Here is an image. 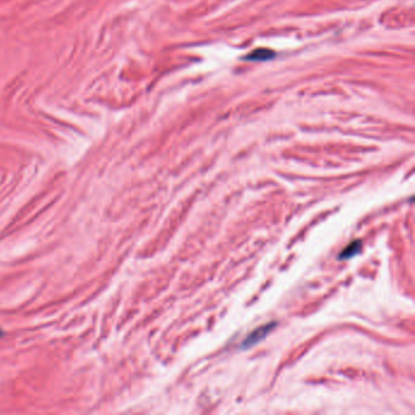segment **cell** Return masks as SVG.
<instances>
[{"label": "cell", "mask_w": 415, "mask_h": 415, "mask_svg": "<svg viewBox=\"0 0 415 415\" xmlns=\"http://www.w3.org/2000/svg\"><path fill=\"white\" fill-rule=\"evenodd\" d=\"M276 323L275 322H271V323H267L265 325H261L259 328H257L253 330L251 334L248 335V337L245 338V340L242 341L241 344V348L242 350H248V348H251L253 346H256L257 344H259V342L265 340L267 337V335L271 332L273 329L275 328Z\"/></svg>", "instance_id": "obj_1"}, {"label": "cell", "mask_w": 415, "mask_h": 415, "mask_svg": "<svg viewBox=\"0 0 415 415\" xmlns=\"http://www.w3.org/2000/svg\"><path fill=\"white\" fill-rule=\"evenodd\" d=\"M362 248H363V242H362V240H353V241L348 243V245L346 246L344 250H342L337 258L340 259V261H346V259L353 258L354 256L360 255L362 251Z\"/></svg>", "instance_id": "obj_2"}, {"label": "cell", "mask_w": 415, "mask_h": 415, "mask_svg": "<svg viewBox=\"0 0 415 415\" xmlns=\"http://www.w3.org/2000/svg\"><path fill=\"white\" fill-rule=\"evenodd\" d=\"M2 335H3V331H2V330H0V336H2Z\"/></svg>", "instance_id": "obj_3"}]
</instances>
